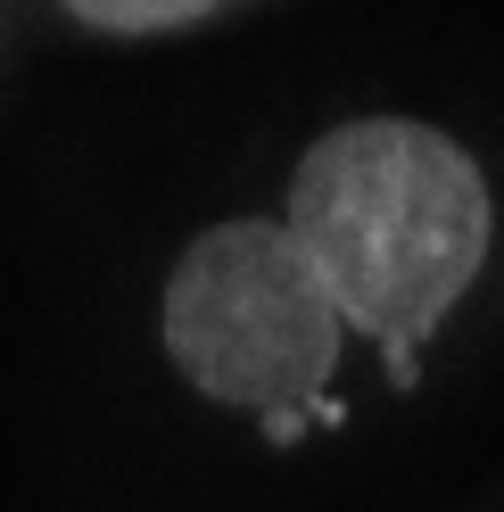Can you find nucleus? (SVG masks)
I'll use <instances>...</instances> for the list:
<instances>
[{
	"mask_svg": "<svg viewBox=\"0 0 504 512\" xmlns=\"http://www.w3.org/2000/svg\"><path fill=\"white\" fill-rule=\"evenodd\" d=\"M281 223L339 323L364 331L397 372H414L496 248L480 157L422 116H348L306 141Z\"/></svg>",
	"mask_w": 504,
	"mask_h": 512,
	"instance_id": "nucleus-1",
	"label": "nucleus"
},
{
	"mask_svg": "<svg viewBox=\"0 0 504 512\" xmlns=\"http://www.w3.org/2000/svg\"><path fill=\"white\" fill-rule=\"evenodd\" d=\"M166 356L207 405L257 413V422H331V372H339V306L323 298L306 248L281 215H232L174 256L166 273Z\"/></svg>",
	"mask_w": 504,
	"mask_h": 512,
	"instance_id": "nucleus-2",
	"label": "nucleus"
},
{
	"mask_svg": "<svg viewBox=\"0 0 504 512\" xmlns=\"http://www.w3.org/2000/svg\"><path fill=\"white\" fill-rule=\"evenodd\" d=\"M75 25H91V34L108 42H157V34H191V25H207L224 0H58Z\"/></svg>",
	"mask_w": 504,
	"mask_h": 512,
	"instance_id": "nucleus-3",
	"label": "nucleus"
}]
</instances>
